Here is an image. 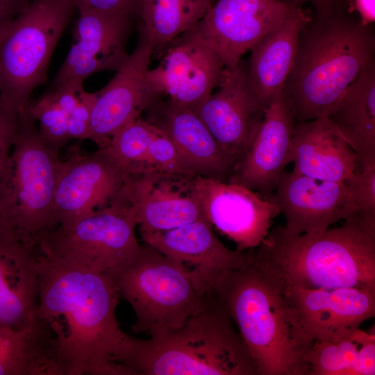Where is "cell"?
I'll return each instance as SVG.
<instances>
[{"mask_svg": "<svg viewBox=\"0 0 375 375\" xmlns=\"http://www.w3.org/2000/svg\"><path fill=\"white\" fill-rule=\"evenodd\" d=\"M151 55V41L139 28L133 53L108 83L95 92L89 140L99 148L106 147L114 134L160 97L147 78Z\"/></svg>", "mask_w": 375, "mask_h": 375, "instance_id": "cell-14", "label": "cell"}, {"mask_svg": "<svg viewBox=\"0 0 375 375\" xmlns=\"http://www.w3.org/2000/svg\"><path fill=\"white\" fill-rule=\"evenodd\" d=\"M78 11L72 44L56 76L53 88L71 78L84 80L101 71H117L129 55L126 43L132 17L94 10Z\"/></svg>", "mask_w": 375, "mask_h": 375, "instance_id": "cell-19", "label": "cell"}, {"mask_svg": "<svg viewBox=\"0 0 375 375\" xmlns=\"http://www.w3.org/2000/svg\"><path fill=\"white\" fill-rule=\"evenodd\" d=\"M31 0H0V28L13 20Z\"/></svg>", "mask_w": 375, "mask_h": 375, "instance_id": "cell-39", "label": "cell"}, {"mask_svg": "<svg viewBox=\"0 0 375 375\" xmlns=\"http://www.w3.org/2000/svg\"><path fill=\"white\" fill-rule=\"evenodd\" d=\"M126 375H258L225 305L210 291L205 307L179 327L133 337Z\"/></svg>", "mask_w": 375, "mask_h": 375, "instance_id": "cell-4", "label": "cell"}, {"mask_svg": "<svg viewBox=\"0 0 375 375\" xmlns=\"http://www.w3.org/2000/svg\"><path fill=\"white\" fill-rule=\"evenodd\" d=\"M147 110V120L171 140L191 174L222 181L233 176L237 162L221 148L192 110L160 98Z\"/></svg>", "mask_w": 375, "mask_h": 375, "instance_id": "cell-21", "label": "cell"}, {"mask_svg": "<svg viewBox=\"0 0 375 375\" xmlns=\"http://www.w3.org/2000/svg\"><path fill=\"white\" fill-rule=\"evenodd\" d=\"M283 3L295 8H302L306 3L312 5L317 14H326L343 9L347 0H281Z\"/></svg>", "mask_w": 375, "mask_h": 375, "instance_id": "cell-38", "label": "cell"}, {"mask_svg": "<svg viewBox=\"0 0 375 375\" xmlns=\"http://www.w3.org/2000/svg\"><path fill=\"white\" fill-rule=\"evenodd\" d=\"M161 60L149 69L147 78L161 97L193 110L218 86L224 69L219 54L194 28L178 37L161 55Z\"/></svg>", "mask_w": 375, "mask_h": 375, "instance_id": "cell-16", "label": "cell"}, {"mask_svg": "<svg viewBox=\"0 0 375 375\" xmlns=\"http://www.w3.org/2000/svg\"><path fill=\"white\" fill-rule=\"evenodd\" d=\"M128 175L106 148L83 154L80 143L72 145L62 159L49 229L107 206L122 192Z\"/></svg>", "mask_w": 375, "mask_h": 375, "instance_id": "cell-11", "label": "cell"}, {"mask_svg": "<svg viewBox=\"0 0 375 375\" xmlns=\"http://www.w3.org/2000/svg\"><path fill=\"white\" fill-rule=\"evenodd\" d=\"M213 0H140L139 28L149 37L152 55L161 56L178 37L194 28Z\"/></svg>", "mask_w": 375, "mask_h": 375, "instance_id": "cell-28", "label": "cell"}, {"mask_svg": "<svg viewBox=\"0 0 375 375\" xmlns=\"http://www.w3.org/2000/svg\"><path fill=\"white\" fill-rule=\"evenodd\" d=\"M212 292L226 306L256 364L258 375H308L284 297V284L255 258L221 274Z\"/></svg>", "mask_w": 375, "mask_h": 375, "instance_id": "cell-5", "label": "cell"}, {"mask_svg": "<svg viewBox=\"0 0 375 375\" xmlns=\"http://www.w3.org/2000/svg\"><path fill=\"white\" fill-rule=\"evenodd\" d=\"M327 117L360 167H375V60L364 67Z\"/></svg>", "mask_w": 375, "mask_h": 375, "instance_id": "cell-26", "label": "cell"}, {"mask_svg": "<svg viewBox=\"0 0 375 375\" xmlns=\"http://www.w3.org/2000/svg\"><path fill=\"white\" fill-rule=\"evenodd\" d=\"M358 212L375 214V167L361 168L345 180Z\"/></svg>", "mask_w": 375, "mask_h": 375, "instance_id": "cell-34", "label": "cell"}, {"mask_svg": "<svg viewBox=\"0 0 375 375\" xmlns=\"http://www.w3.org/2000/svg\"><path fill=\"white\" fill-rule=\"evenodd\" d=\"M36 121L38 132L49 145L60 149L71 139L67 131V117L51 92L26 106Z\"/></svg>", "mask_w": 375, "mask_h": 375, "instance_id": "cell-31", "label": "cell"}, {"mask_svg": "<svg viewBox=\"0 0 375 375\" xmlns=\"http://www.w3.org/2000/svg\"><path fill=\"white\" fill-rule=\"evenodd\" d=\"M75 9L74 0H31L0 28L1 101L17 112L29 103Z\"/></svg>", "mask_w": 375, "mask_h": 375, "instance_id": "cell-8", "label": "cell"}, {"mask_svg": "<svg viewBox=\"0 0 375 375\" xmlns=\"http://www.w3.org/2000/svg\"><path fill=\"white\" fill-rule=\"evenodd\" d=\"M253 254L288 286L375 288V214L357 212L317 233L288 235L277 226Z\"/></svg>", "mask_w": 375, "mask_h": 375, "instance_id": "cell-3", "label": "cell"}, {"mask_svg": "<svg viewBox=\"0 0 375 375\" xmlns=\"http://www.w3.org/2000/svg\"><path fill=\"white\" fill-rule=\"evenodd\" d=\"M375 374V337L364 342L358 352L350 375Z\"/></svg>", "mask_w": 375, "mask_h": 375, "instance_id": "cell-36", "label": "cell"}, {"mask_svg": "<svg viewBox=\"0 0 375 375\" xmlns=\"http://www.w3.org/2000/svg\"><path fill=\"white\" fill-rule=\"evenodd\" d=\"M374 55L372 24L344 9L311 16L281 92L294 123L327 116Z\"/></svg>", "mask_w": 375, "mask_h": 375, "instance_id": "cell-2", "label": "cell"}, {"mask_svg": "<svg viewBox=\"0 0 375 375\" xmlns=\"http://www.w3.org/2000/svg\"><path fill=\"white\" fill-rule=\"evenodd\" d=\"M158 129L156 126L140 117L114 134L105 148L128 174L133 173L142 160Z\"/></svg>", "mask_w": 375, "mask_h": 375, "instance_id": "cell-30", "label": "cell"}, {"mask_svg": "<svg viewBox=\"0 0 375 375\" xmlns=\"http://www.w3.org/2000/svg\"><path fill=\"white\" fill-rule=\"evenodd\" d=\"M196 176L157 171L129 174L126 185L140 233L206 219L194 191Z\"/></svg>", "mask_w": 375, "mask_h": 375, "instance_id": "cell-20", "label": "cell"}, {"mask_svg": "<svg viewBox=\"0 0 375 375\" xmlns=\"http://www.w3.org/2000/svg\"><path fill=\"white\" fill-rule=\"evenodd\" d=\"M290 162L297 173L331 182L351 177L358 163L327 116L294 124Z\"/></svg>", "mask_w": 375, "mask_h": 375, "instance_id": "cell-24", "label": "cell"}, {"mask_svg": "<svg viewBox=\"0 0 375 375\" xmlns=\"http://www.w3.org/2000/svg\"><path fill=\"white\" fill-rule=\"evenodd\" d=\"M248 65L247 60L241 59L234 66L225 67L217 90L192 110L238 165L265 114L250 85Z\"/></svg>", "mask_w": 375, "mask_h": 375, "instance_id": "cell-13", "label": "cell"}, {"mask_svg": "<svg viewBox=\"0 0 375 375\" xmlns=\"http://www.w3.org/2000/svg\"><path fill=\"white\" fill-rule=\"evenodd\" d=\"M374 337L359 328L335 340L313 342L302 354L308 375H350L359 349Z\"/></svg>", "mask_w": 375, "mask_h": 375, "instance_id": "cell-29", "label": "cell"}, {"mask_svg": "<svg viewBox=\"0 0 375 375\" xmlns=\"http://www.w3.org/2000/svg\"><path fill=\"white\" fill-rule=\"evenodd\" d=\"M212 227L203 219L168 231L140 233L145 244L180 263L199 292L206 295L221 274L244 267L253 258V249L225 246Z\"/></svg>", "mask_w": 375, "mask_h": 375, "instance_id": "cell-17", "label": "cell"}, {"mask_svg": "<svg viewBox=\"0 0 375 375\" xmlns=\"http://www.w3.org/2000/svg\"><path fill=\"white\" fill-rule=\"evenodd\" d=\"M275 190L285 218L281 229L288 235L319 233L358 212L345 181H321L292 170L282 174Z\"/></svg>", "mask_w": 375, "mask_h": 375, "instance_id": "cell-18", "label": "cell"}, {"mask_svg": "<svg viewBox=\"0 0 375 375\" xmlns=\"http://www.w3.org/2000/svg\"><path fill=\"white\" fill-rule=\"evenodd\" d=\"M284 297L302 354L313 342L347 336L375 315L373 288L303 289L284 285Z\"/></svg>", "mask_w": 375, "mask_h": 375, "instance_id": "cell-10", "label": "cell"}, {"mask_svg": "<svg viewBox=\"0 0 375 375\" xmlns=\"http://www.w3.org/2000/svg\"><path fill=\"white\" fill-rule=\"evenodd\" d=\"M0 375H60L53 337L44 322L23 331L0 326Z\"/></svg>", "mask_w": 375, "mask_h": 375, "instance_id": "cell-27", "label": "cell"}, {"mask_svg": "<svg viewBox=\"0 0 375 375\" xmlns=\"http://www.w3.org/2000/svg\"><path fill=\"white\" fill-rule=\"evenodd\" d=\"M106 274L135 312V333L150 335L179 327L205 307L209 293L201 294L180 263L145 243Z\"/></svg>", "mask_w": 375, "mask_h": 375, "instance_id": "cell-7", "label": "cell"}, {"mask_svg": "<svg viewBox=\"0 0 375 375\" xmlns=\"http://www.w3.org/2000/svg\"><path fill=\"white\" fill-rule=\"evenodd\" d=\"M294 121L281 93L265 110L263 119L242 160L228 182L272 196L290 163Z\"/></svg>", "mask_w": 375, "mask_h": 375, "instance_id": "cell-22", "label": "cell"}, {"mask_svg": "<svg viewBox=\"0 0 375 375\" xmlns=\"http://www.w3.org/2000/svg\"><path fill=\"white\" fill-rule=\"evenodd\" d=\"M38 252L19 240L0 219V326H38Z\"/></svg>", "mask_w": 375, "mask_h": 375, "instance_id": "cell-23", "label": "cell"}, {"mask_svg": "<svg viewBox=\"0 0 375 375\" xmlns=\"http://www.w3.org/2000/svg\"><path fill=\"white\" fill-rule=\"evenodd\" d=\"M294 8L281 0H218L194 28L229 67Z\"/></svg>", "mask_w": 375, "mask_h": 375, "instance_id": "cell-15", "label": "cell"}, {"mask_svg": "<svg viewBox=\"0 0 375 375\" xmlns=\"http://www.w3.org/2000/svg\"><path fill=\"white\" fill-rule=\"evenodd\" d=\"M59 150L41 138L26 106L19 111L18 133L8 177L0 183V219L26 245L36 247L51 227Z\"/></svg>", "mask_w": 375, "mask_h": 375, "instance_id": "cell-6", "label": "cell"}, {"mask_svg": "<svg viewBox=\"0 0 375 375\" xmlns=\"http://www.w3.org/2000/svg\"><path fill=\"white\" fill-rule=\"evenodd\" d=\"M19 128V112L0 100V183L8 177Z\"/></svg>", "mask_w": 375, "mask_h": 375, "instance_id": "cell-33", "label": "cell"}, {"mask_svg": "<svg viewBox=\"0 0 375 375\" xmlns=\"http://www.w3.org/2000/svg\"><path fill=\"white\" fill-rule=\"evenodd\" d=\"M194 191L205 217L240 251L258 247L281 214L274 194L265 197L240 184L197 176Z\"/></svg>", "mask_w": 375, "mask_h": 375, "instance_id": "cell-12", "label": "cell"}, {"mask_svg": "<svg viewBox=\"0 0 375 375\" xmlns=\"http://www.w3.org/2000/svg\"><path fill=\"white\" fill-rule=\"evenodd\" d=\"M142 171L194 176L188 171L174 143L159 128L151 139L142 160L131 174Z\"/></svg>", "mask_w": 375, "mask_h": 375, "instance_id": "cell-32", "label": "cell"}, {"mask_svg": "<svg viewBox=\"0 0 375 375\" xmlns=\"http://www.w3.org/2000/svg\"><path fill=\"white\" fill-rule=\"evenodd\" d=\"M136 226L125 185L107 206L46 231L36 248L42 253L108 274L140 250Z\"/></svg>", "mask_w": 375, "mask_h": 375, "instance_id": "cell-9", "label": "cell"}, {"mask_svg": "<svg viewBox=\"0 0 375 375\" xmlns=\"http://www.w3.org/2000/svg\"><path fill=\"white\" fill-rule=\"evenodd\" d=\"M374 4V0H347L346 10L349 13L355 12L363 25H372L375 21Z\"/></svg>", "mask_w": 375, "mask_h": 375, "instance_id": "cell-37", "label": "cell"}, {"mask_svg": "<svg viewBox=\"0 0 375 375\" xmlns=\"http://www.w3.org/2000/svg\"><path fill=\"white\" fill-rule=\"evenodd\" d=\"M38 252V317L53 334L60 375H126L121 363L132 336L117 319L111 278Z\"/></svg>", "mask_w": 375, "mask_h": 375, "instance_id": "cell-1", "label": "cell"}, {"mask_svg": "<svg viewBox=\"0 0 375 375\" xmlns=\"http://www.w3.org/2000/svg\"><path fill=\"white\" fill-rule=\"evenodd\" d=\"M76 9L94 10L133 17L138 14L140 0H74Z\"/></svg>", "mask_w": 375, "mask_h": 375, "instance_id": "cell-35", "label": "cell"}, {"mask_svg": "<svg viewBox=\"0 0 375 375\" xmlns=\"http://www.w3.org/2000/svg\"><path fill=\"white\" fill-rule=\"evenodd\" d=\"M310 17L302 8H294L250 50L249 81L265 111L282 92L296 57L299 32Z\"/></svg>", "mask_w": 375, "mask_h": 375, "instance_id": "cell-25", "label": "cell"}]
</instances>
